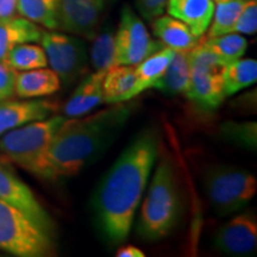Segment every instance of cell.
<instances>
[{
    "mask_svg": "<svg viewBox=\"0 0 257 257\" xmlns=\"http://www.w3.org/2000/svg\"><path fill=\"white\" fill-rule=\"evenodd\" d=\"M17 70L0 61V101L11 99L15 95V81Z\"/></svg>",
    "mask_w": 257,
    "mask_h": 257,
    "instance_id": "f546056e",
    "label": "cell"
},
{
    "mask_svg": "<svg viewBox=\"0 0 257 257\" xmlns=\"http://www.w3.org/2000/svg\"><path fill=\"white\" fill-rule=\"evenodd\" d=\"M153 31L166 47L175 51H189L200 42L187 25L172 16H159L154 19Z\"/></svg>",
    "mask_w": 257,
    "mask_h": 257,
    "instance_id": "ac0fdd59",
    "label": "cell"
},
{
    "mask_svg": "<svg viewBox=\"0 0 257 257\" xmlns=\"http://www.w3.org/2000/svg\"><path fill=\"white\" fill-rule=\"evenodd\" d=\"M128 115L130 107L118 102L87 117L66 118L49 148V162L56 179L79 174L119 134Z\"/></svg>",
    "mask_w": 257,
    "mask_h": 257,
    "instance_id": "7a4b0ae2",
    "label": "cell"
},
{
    "mask_svg": "<svg viewBox=\"0 0 257 257\" xmlns=\"http://www.w3.org/2000/svg\"><path fill=\"white\" fill-rule=\"evenodd\" d=\"M213 18L207 29V37L233 32V27L246 0H216Z\"/></svg>",
    "mask_w": 257,
    "mask_h": 257,
    "instance_id": "cb8c5ba5",
    "label": "cell"
},
{
    "mask_svg": "<svg viewBox=\"0 0 257 257\" xmlns=\"http://www.w3.org/2000/svg\"><path fill=\"white\" fill-rule=\"evenodd\" d=\"M214 245L231 256H251L257 248L256 216L250 212L232 218L219 227L214 237Z\"/></svg>",
    "mask_w": 257,
    "mask_h": 257,
    "instance_id": "7c38bea8",
    "label": "cell"
},
{
    "mask_svg": "<svg viewBox=\"0 0 257 257\" xmlns=\"http://www.w3.org/2000/svg\"><path fill=\"white\" fill-rule=\"evenodd\" d=\"M168 0H137L141 14L147 19H155L165 12Z\"/></svg>",
    "mask_w": 257,
    "mask_h": 257,
    "instance_id": "4dcf8cb0",
    "label": "cell"
},
{
    "mask_svg": "<svg viewBox=\"0 0 257 257\" xmlns=\"http://www.w3.org/2000/svg\"><path fill=\"white\" fill-rule=\"evenodd\" d=\"M60 0H18L17 14L49 30L59 29Z\"/></svg>",
    "mask_w": 257,
    "mask_h": 257,
    "instance_id": "7402d4cb",
    "label": "cell"
},
{
    "mask_svg": "<svg viewBox=\"0 0 257 257\" xmlns=\"http://www.w3.org/2000/svg\"><path fill=\"white\" fill-rule=\"evenodd\" d=\"M0 200L23 212L40 229L53 237L54 224L34 193L22 180L0 165Z\"/></svg>",
    "mask_w": 257,
    "mask_h": 257,
    "instance_id": "30bf717a",
    "label": "cell"
},
{
    "mask_svg": "<svg viewBox=\"0 0 257 257\" xmlns=\"http://www.w3.org/2000/svg\"><path fill=\"white\" fill-rule=\"evenodd\" d=\"M227 136L237 141L243 146L255 147L256 146V124H234L230 123L227 127L224 128Z\"/></svg>",
    "mask_w": 257,
    "mask_h": 257,
    "instance_id": "f1b7e54d",
    "label": "cell"
},
{
    "mask_svg": "<svg viewBox=\"0 0 257 257\" xmlns=\"http://www.w3.org/2000/svg\"><path fill=\"white\" fill-rule=\"evenodd\" d=\"M136 85L135 66H115L105 73L102 81V102L108 105L134 99Z\"/></svg>",
    "mask_w": 257,
    "mask_h": 257,
    "instance_id": "d6986e66",
    "label": "cell"
},
{
    "mask_svg": "<svg viewBox=\"0 0 257 257\" xmlns=\"http://www.w3.org/2000/svg\"><path fill=\"white\" fill-rule=\"evenodd\" d=\"M105 73L104 70H95L80 81L78 87L64 104V117H82L102 104V81Z\"/></svg>",
    "mask_w": 257,
    "mask_h": 257,
    "instance_id": "5bb4252c",
    "label": "cell"
},
{
    "mask_svg": "<svg viewBox=\"0 0 257 257\" xmlns=\"http://www.w3.org/2000/svg\"><path fill=\"white\" fill-rule=\"evenodd\" d=\"M257 80V62L252 59H240L226 64L224 68L225 95L236 94L237 92L253 85Z\"/></svg>",
    "mask_w": 257,
    "mask_h": 257,
    "instance_id": "603a6c76",
    "label": "cell"
},
{
    "mask_svg": "<svg viewBox=\"0 0 257 257\" xmlns=\"http://www.w3.org/2000/svg\"><path fill=\"white\" fill-rule=\"evenodd\" d=\"M115 256L117 257H144V252L142 251L141 249L136 248V246L134 245H124V246H120L119 249H118L117 253H115Z\"/></svg>",
    "mask_w": 257,
    "mask_h": 257,
    "instance_id": "d6a6232c",
    "label": "cell"
},
{
    "mask_svg": "<svg viewBox=\"0 0 257 257\" xmlns=\"http://www.w3.org/2000/svg\"><path fill=\"white\" fill-rule=\"evenodd\" d=\"M169 16L191 29L200 38L210 27L214 12L213 0H168L166 6Z\"/></svg>",
    "mask_w": 257,
    "mask_h": 257,
    "instance_id": "9a60e30c",
    "label": "cell"
},
{
    "mask_svg": "<svg viewBox=\"0 0 257 257\" xmlns=\"http://www.w3.org/2000/svg\"><path fill=\"white\" fill-rule=\"evenodd\" d=\"M41 36L42 29L22 16L0 19V61H4L15 47L40 42Z\"/></svg>",
    "mask_w": 257,
    "mask_h": 257,
    "instance_id": "e0dca14e",
    "label": "cell"
},
{
    "mask_svg": "<svg viewBox=\"0 0 257 257\" xmlns=\"http://www.w3.org/2000/svg\"><path fill=\"white\" fill-rule=\"evenodd\" d=\"M0 250L18 257L53 256V237L18 208L0 200Z\"/></svg>",
    "mask_w": 257,
    "mask_h": 257,
    "instance_id": "5b68a950",
    "label": "cell"
},
{
    "mask_svg": "<svg viewBox=\"0 0 257 257\" xmlns=\"http://www.w3.org/2000/svg\"><path fill=\"white\" fill-rule=\"evenodd\" d=\"M104 9L105 0H60L59 29L92 41Z\"/></svg>",
    "mask_w": 257,
    "mask_h": 257,
    "instance_id": "8fae6325",
    "label": "cell"
},
{
    "mask_svg": "<svg viewBox=\"0 0 257 257\" xmlns=\"http://www.w3.org/2000/svg\"><path fill=\"white\" fill-rule=\"evenodd\" d=\"M174 55V50L169 47H163L156 53L146 57L140 63L135 64L136 85L134 89V96H137L147 89L153 88L154 83L159 80Z\"/></svg>",
    "mask_w": 257,
    "mask_h": 257,
    "instance_id": "44dd1931",
    "label": "cell"
},
{
    "mask_svg": "<svg viewBox=\"0 0 257 257\" xmlns=\"http://www.w3.org/2000/svg\"><path fill=\"white\" fill-rule=\"evenodd\" d=\"M64 120V115H50L10 130L0 137V152L30 174L43 180H55L49 162V148Z\"/></svg>",
    "mask_w": 257,
    "mask_h": 257,
    "instance_id": "277c9868",
    "label": "cell"
},
{
    "mask_svg": "<svg viewBox=\"0 0 257 257\" xmlns=\"http://www.w3.org/2000/svg\"><path fill=\"white\" fill-rule=\"evenodd\" d=\"M191 81V64L188 51H175L163 75L154 83L153 88L167 95L186 94Z\"/></svg>",
    "mask_w": 257,
    "mask_h": 257,
    "instance_id": "ffe728a7",
    "label": "cell"
},
{
    "mask_svg": "<svg viewBox=\"0 0 257 257\" xmlns=\"http://www.w3.org/2000/svg\"><path fill=\"white\" fill-rule=\"evenodd\" d=\"M166 47L148 34L146 25L131 9L121 11L118 30L114 32V56L117 66H135Z\"/></svg>",
    "mask_w": 257,
    "mask_h": 257,
    "instance_id": "9c48e42d",
    "label": "cell"
},
{
    "mask_svg": "<svg viewBox=\"0 0 257 257\" xmlns=\"http://www.w3.org/2000/svg\"><path fill=\"white\" fill-rule=\"evenodd\" d=\"M257 31V0H246L233 27V32L255 35Z\"/></svg>",
    "mask_w": 257,
    "mask_h": 257,
    "instance_id": "83f0119b",
    "label": "cell"
},
{
    "mask_svg": "<svg viewBox=\"0 0 257 257\" xmlns=\"http://www.w3.org/2000/svg\"><path fill=\"white\" fill-rule=\"evenodd\" d=\"M204 44L214 55H217L225 64L238 60L245 54L248 42L237 32L220 35L216 37H206Z\"/></svg>",
    "mask_w": 257,
    "mask_h": 257,
    "instance_id": "d4e9b609",
    "label": "cell"
},
{
    "mask_svg": "<svg viewBox=\"0 0 257 257\" xmlns=\"http://www.w3.org/2000/svg\"><path fill=\"white\" fill-rule=\"evenodd\" d=\"M205 189L219 216L243 210L257 192L256 176L234 167H217L205 176Z\"/></svg>",
    "mask_w": 257,
    "mask_h": 257,
    "instance_id": "8992f818",
    "label": "cell"
},
{
    "mask_svg": "<svg viewBox=\"0 0 257 257\" xmlns=\"http://www.w3.org/2000/svg\"><path fill=\"white\" fill-rule=\"evenodd\" d=\"M4 61L17 72L44 68L48 66L47 55L43 48L30 43L15 47Z\"/></svg>",
    "mask_w": 257,
    "mask_h": 257,
    "instance_id": "484cf974",
    "label": "cell"
},
{
    "mask_svg": "<svg viewBox=\"0 0 257 257\" xmlns=\"http://www.w3.org/2000/svg\"><path fill=\"white\" fill-rule=\"evenodd\" d=\"M61 87L60 78L53 69L44 68L17 72L15 94L22 99H36L54 94Z\"/></svg>",
    "mask_w": 257,
    "mask_h": 257,
    "instance_id": "2e32d148",
    "label": "cell"
},
{
    "mask_svg": "<svg viewBox=\"0 0 257 257\" xmlns=\"http://www.w3.org/2000/svg\"><path fill=\"white\" fill-rule=\"evenodd\" d=\"M159 150L157 130L146 128L120 154L96 189L93 200L96 220L112 244L128 236Z\"/></svg>",
    "mask_w": 257,
    "mask_h": 257,
    "instance_id": "6da1fadb",
    "label": "cell"
},
{
    "mask_svg": "<svg viewBox=\"0 0 257 257\" xmlns=\"http://www.w3.org/2000/svg\"><path fill=\"white\" fill-rule=\"evenodd\" d=\"M188 57L191 81L185 95L206 110L217 108L226 98L224 91V68L226 64L202 41L188 51Z\"/></svg>",
    "mask_w": 257,
    "mask_h": 257,
    "instance_id": "52a82bcc",
    "label": "cell"
},
{
    "mask_svg": "<svg viewBox=\"0 0 257 257\" xmlns=\"http://www.w3.org/2000/svg\"><path fill=\"white\" fill-rule=\"evenodd\" d=\"M40 42L48 64L64 86L75 83L87 72V51L80 38L56 31H42Z\"/></svg>",
    "mask_w": 257,
    "mask_h": 257,
    "instance_id": "ba28073f",
    "label": "cell"
},
{
    "mask_svg": "<svg viewBox=\"0 0 257 257\" xmlns=\"http://www.w3.org/2000/svg\"><path fill=\"white\" fill-rule=\"evenodd\" d=\"M181 213V195L175 167L169 156L161 157L141 208L137 232L147 240L168 236Z\"/></svg>",
    "mask_w": 257,
    "mask_h": 257,
    "instance_id": "3957f363",
    "label": "cell"
},
{
    "mask_svg": "<svg viewBox=\"0 0 257 257\" xmlns=\"http://www.w3.org/2000/svg\"><path fill=\"white\" fill-rule=\"evenodd\" d=\"M18 0H0V19L12 17L17 14Z\"/></svg>",
    "mask_w": 257,
    "mask_h": 257,
    "instance_id": "1f68e13d",
    "label": "cell"
},
{
    "mask_svg": "<svg viewBox=\"0 0 257 257\" xmlns=\"http://www.w3.org/2000/svg\"><path fill=\"white\" fill-rule=\"evenodd\" d=\"M57 104L51 100H6L0 101V137L10 130L53 115Z\"/></svg>",
    "mask_w": 257,
    "mask_h": 257,
    "instance_id": "4fadbf2b",
    "label": "cell"
},
{
    "mask_svg": "<svg viewBox=\"0 0 257 257\" xmlns=\"http://www.w3.org/2000/svg\"><path fill=\"white\" fill-rule=\"evenodd\" d=\"M92 41L91 62L93 68L107 72L117 66L114 56V31L107 28L101 32H96Z\"/></svg>",
    "mask_w": 257,
    "mask_h": 257,
    "instance_id": "4316f807",
    "label": "cell"
}]
</instances>
